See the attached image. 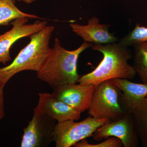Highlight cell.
Instances as JSON below:
<instances>
[{
  "instance_id": "1",
  "label": "cell",
  "mask_w": 147,
  "mask_h": 147,
  "mask_svg": "<svg viewBox=\"0 0 147 147\" xmlns=\"http://www.w3.org/2000/svg\"><path fill=\"white\" fill-rule=\"evenodd\" d=\"M93 45L84 41L79 48L69 51L64 49L56 38L45 62L37 72L38 78L53 89L65 84H76L81 76L77 71L79 55Z\"/></svg>"
},
{
  "instance_id": "2",
  "label": "cell",
  "mask_w": 147,
  "mask_h": 147,
  "mask_svg": "<svg viewBox=\"0 0 147 147\" xmlns=\"http://www.w3.org/2000/svg\"><path fill=\"white\" fill-rule=\"evenodd\" d=\"M93 50L99 51L103 59L92 72L80 76L77 83L96 86L104 81L117 78L131 80L136 73L133 66L128 63L131 53L127 47L119 42L106 44H94Z\"/></svg>"
},
{
  "instance_id": "3",
  "label": "cell",
  "mask_w": 147,
  "mask_h": 147,
  "mask_svg": "<svg viewBox=\"0 0 147 147\" xmlns=\"http://www.w3.org/2000/svg\"><path fill=\"white\" fill-rule=\"evenodd\" d=\"M53 26H46L30 36V42L20 51L13 62L0 67V80L7 83L14 75L25 70L39 71L45 62L51 48L50 38Z\"/></svg>"
},
{
  "instance_id": "4",
  "label": "cell",
  "mask_w": 147,
  "mask_h": 147,
  "mask_svg": "<svg viewBox=\"0 0 147 147\" xmlns=\"http://www.w3.org/2000/svg\"><path fill=\"white\" fill-rule=\"evenodd\" d=\"M122 92L110 80L95 87L89 108L88 115L98 119L119 120L125 115L120 101Z\"/></svg>"
},
{
  "instance_id": "5",
  "label": "cell",
  "mask_w": 147,
  "mask_h": 147,
  "mask_svg": "<svg viewBox=\"0 0 147 147\" xmlns=\"http://www.w3.org/2000/svg\"><path fill=\"white\" fill-rule=\"evenodd\" d=\"M110 121L108 119H98L90 116L79 122L69 120L57 123L54 139L56 147L73 146L83 139L92 136L98 128Z\"/></svg>"
},
{
  "instance_id": "6",
  "label": "cell",
  "mask_w": 147,
  "mask_h": 147,
  "mask_svg": "<svg viewBox=\"0 0 147 147\" xmlns=\"http://www.w3.org/2000/svg\"><path fill=\"white\" fill-rule=\"evenodd\" d=\"M57 123L34 109L32 119L24 128L21 147L49 146L54 142Z\"/></svg>"
},
{
  "instance_id": "7",
  "label": "cell",
  "mask_w": 147,
  "mask_h": 147,
  "mask_svg": "<svg viewBox=\"0 0 147 147\" xmlns=\"http://www.w3.org/2000/svg\"><path fill=\"white\" fill-rule=\"evenodd\" d=\"M96 141L115 137L121 141L124 147L139 146L140 141L134 127L132 116L126 113L119 120L110 121L97 129L92 135Z\"/></svg>"
},
{
  "instance_id": "8",
  "label": "cell",
  "mask_w": 147,
  "mask_h": 147,
  "mask_svg": "<svg viewBox=\"0 0 147 147\" xmlns=\"http://www.w3.org/2000/svg\"><path fill=\"white\" fill-rule=\"evenodd\" d=\"M29 18H17L11 22L12 28L3 34L0 35V63L5 65L11 60L10 50L12 45L18 40L31 36L46 26V21H37L33 24H27Z\"/></svg>"
},
{
  "instance_id": "9",
  "label": "cell",
  "mask_w": 147,
  "mask_h": 147,
  "mask_svg": "<svg viewBox=\"0 0 147 147\" xmlns=\"http://www.w3.org/2000/svg\"><path fill=\"white\" fill-rule=\"evenodd\" d=\"M95 85L65 84L54 89L52 94L81 113L88 110Z\"/></svg>"
},
{
  "instance_id": "10",
  "label": "cell",
  "mask_w": 147,
  "mask_h": 147,
  "mask_svg": "<svg viewBox=\"0 0 147 147\" xmlns=\"http://www.w3.org/2000/svg\"><path fill=\"white\" fill-rule=\"evenodd\" d=\"M39 99L34 109L38 113L55 119L58 123L73 120L76 121L82 113L47 92L38 94Z\"/></svg>"
},
{
  "instance_id": "11",
  "label": "cell",
  "mask_w": 147,
  "mask_h": 147,
  "mask_svg": "<svg viewBox=\"0 0 147 147\" xmlns=\"http://www.w3.org/2000/svg\"><path fill=\"white\" fill-rule=\"evenodd\" d=\"M70 26L72 31L85 42L106 44L118 41V38L108 31L110 25L99 24V19L95 16L90 18L86 26L71 23Z\"/></svg>"
},
{
  "instance_id": "12",
  "label": "cell",
  "mask_w": 147,
  "mask_h": 147,
  "mask_svg": "<svg viewBox=\"0 0 147 147\" xmlns=\"http://www.w3.org/2000/svg\"><path fill=\"white\" fill-rule=\"evenodd\" d=\"M125 113H130L134 127L142 146L147 147V96L133 103L120 101Z\"/></svg>"
},
{
  "instance_id": "13",
  "label": "cell",
  "mask_w": 147,
  "mask_h": 147,
  "mask_svg": "<svg viewBox=\"0 0 147 147\" xmlns=\"http://www.w3.org/2000/svg\"><path fill=\"white\" fill-rule=\"evenodd\" d=\"M110 81L122 92L120 98L124 102L134 103L147 96V84H137L129 79L119 78Z\"/></svg>"
},
{
  "instance_id": "14",
  "label": "cell",
  "mask_w": 147,
  "mask_h": 147,
  "mask_svg": "<svg viewBox=\"0 0 147 147\" xmlns=\"http://www.w3.org/2000/svg\"><path fill=\"white\" fill-rule=\"evenodd\" d=\"M15 0H0V26H8L18 18H40L36 15L21 11L15 5Z\"/></svg>"
},
{
  "instance_id": "15",
  "label": "cell",
  "mask_w": 147,
  "mask_h": 147,
  "mask_svg": "<svg viewBox=\"0 0 147 147\" xmlns=\"http://www.w3.org/2000/svg\"><path fill=\"white\" fill-rule=\"evenodd\" d=\"M133 67L143 83L147 84V42L133 45Z\"/></svg>"
},
{
  "instance_id": "16",
  "label": "cell",
  "mask_w": 147,
  "mask_h": 147,
  "mask_svg": "<svg viewBox=\"0 0 147 147\" xmlns=\"http://www.w3.org/2000/svg\"><path fill=\"white\" fill-rule=\"evenodd\" d=\"M147 42V27L137 24L134 30L130 32L119 42L128 47L140 42Z\"/></svg>"
},
{
  "instance_id": "17",
  "label": "cell",
  "mask_w": 147,
  "mask_h": 147,
  "mask_svg": "<svg viewBox=\"0 0 147 147\" xmlns=\"http://www.w3.org/2000/svg\"><path fill=\"white\" fill-rule=\"evenodd\" d=\"M75 147H122L121 141L115 137H109L102 143L96 144H90L86 139H83L73 146Z\"/></svg>"
},
{
  "instance_id": "18",
  "label": "cell",
  "mask_w": 147,
  "mask_h": 147,
  "mask_svg": "<svg viewBox=\"0 0 147 147\" xmlns=\"http://www.w3.org/2000/svg\"><path fill=\"white\" fill-rule=\"evenodd\" d=\"M7 83L0 80V120L4 117L5 113L4 105V88Z\"/></svg>"
},
{
  "instance_id": "19",
  "label": "cell",
  "mask_w": 147,
  "mask_h": 147,
  "mask_svg": "<svg viewBox=\"0 0 147 147\" xmlns=\"http://www.w3.org/2000/svg\"><path fill=\"white\" fill-rule=\"evenodd\" d=\"M18 1H23L27 4H31L37 0H17Z\"/></svg>"
}]
</instances>
